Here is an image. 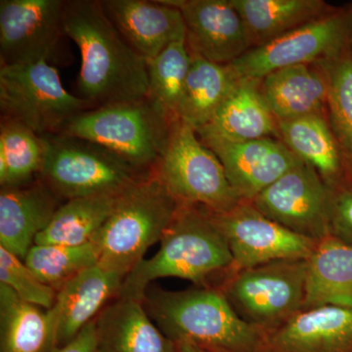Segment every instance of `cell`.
<instances>
[{"label": "cell", "instance_id": "cell-6", "mask_svg": "<svg viewBox=\"0 0 352 352\" xmlns=\"http://www.w3.org/2000/svg\"><path fill=\"white\" fill-rule=\"evenodd\" d=\"M45 157L38 178L61 200L116 196L148 173L87 140L60 133L43 136Z\"/></svg>", "mask_w": 352, "mask_h": 352}, {"label": "cell", "instance_id": "cell-28", "mask_svg": "<svg viewBox=\"0 0 352 352\" xmlns=\"http://www.w3.org/2000/svg\"><path fill=\"white\" fill-rule=\"evenodd\" d=\"M120 195L64 201L47 227L38 234L34 245H80L91 242L112 214Z\"/></svg>", "mask_w": 352, "mask_h": 352}, {"label": "cell", "instance_id": "cell-26", "mask_svg": "<svg viewBox=\"0 0 352 352\" xmlns=\"http://www.w3.org/2000/svg\"><path fill=\"white\" fill-rule=\"evenodd\" d=\"M239 78L230 65L214 63L191 53V66L176 118L195 131L203 129L214 118Z\"/></svg>", "mask_w": 352, "mask_h": 352}, {"label": "cell", "instance_id": "cell-24", "mask_svg": "<svg viewBox=\"0 0 352 352\" xmlns=\"http://www.w3.org/2000/svg\"><path fill=\"white\" fill-rule=\"evenodd\" d=\"M307 261L302 309L322 305L352 309V245L328 236L317 242Z\"/></svg>", "mask_w": 352, "mask_h": 352}, {"label": "cell", "instance_id": "cell-18", "mask_svg": "<svg viewBox=\"0 0 352 352\" xmlns=\"http://www.w3.org/2000/svg\"><path fill=\"white\" fill-rule=\"evenodd\" d=\"M264 352H352V309L322 305L300 310L265 333Z\"/></svg>", "mask_w": 352, "mask_h": 352}, {"label": "cell", "instance_id": "cell-1", "mask_svg": "<svg viewBox=\"0 0 352 352\" xmlns=\"http://www.w3.org/2000/svg\"><path fill=\"white\" fill-rule=\"evenodd\" d=\"M64 30L80 50L76 91L94 108L150 97L147 60L122 38L100 0H68Z\"/></svg>", "mask_w": 352, "mask_h": 352}, {"label": "cell", "instance_id": "cell-36", "mask_svg": "<svg viewBox=\"0 0 352 352\" xmlns=\"http://www.w3.org/2000/svg\"><path fill=\"white\" fill-rule=\"evenodd\" d=\"M178 352H212L207 349H204L196 344H189V342H177Z\"/></svg>", "mask_w": 352, "mask_h": 352}, {"label": "cell", "instance_id": "cell-35", "mask_svg": "<svg viewBox=\"0 0 352 352\" xmlns=\"http://www.w3.org/2000/svg\"><path fill=\"white\" fill-rule=\"evenodd\" d=\"M52 352H97L95 319L90 322L71 342L65 346L55 349Z\"/></svg>", "mask_w": 352, "mask_h": 352}, {"label": "cell", "instance_id": "cell-33", "mask_svg": "<svg viewBox=\"0 0 352 352\" xmlns=\"http://www.w3.org/2000/svg\"><path fill=\"white\" fill-rule=\"evenodd\" d=\"M0 284L6 285L24 302L43 309H51L56 300V289L43 284L24 261L2 247H0Z\"/></svg>", "mask_w": 352, "mask_h": 352}, {"label": "cell", "instance_id": "cell-20", "mask_svg": "<svg viewBox=\"0 0 352 352\" xmlns=\"http://www.w3.org/2000/svg\"><path fill=\"white\" fill-rule=\"evenodd\" d=\"M196 132L199 138L233 142L279 138L278 122L264 97L261 80L240 76L212 120Z\"/></svg>", "mask_w": 352, "mask_h": 352}, {"label": "cell", "instance_id": "cell-9", "mask_svg": "<svg viewBox=\"0 0 352 352\" xmlns=\"http://www.w3.org/2000/svg\"><path fill=\"white\" fill-rule=\"evenodd\" d=\"M176 200L224 212L240 201L227 179L223 166L197 132L177 118L163 157L155 168Z\"/></svg>", "mask_w": 352, "mask_h": 352}, {"label": "cell", "instance_id": "cell-25", "mask_svg": "<svg viewBox=\"0 0 352 352\" xmlns=\"http://www.w3.org/2000/svg\"><path fill=\"white\" fill-rule=\"evenodd\" d=\"M252 48L263 46L323 17L333 9L322 0H230Z\"/></svg>", "mask_w": 352, "mask_h": 352}, {"label": "cell", "instance_id": "cell-15", "mask_svg": "<svg viewBox=\"0 0 352 352\" xmlns=\"http://www.w3.org/2000/svg\"><path fill=\"white\" fill-rule=\"evenodd\" d=\"M179 9L190 52L228 65L252 50L244 23L230 0H166Z\"/></svg>", "mask_w": 352, "mask_h": 352}, {"label": "cell", "instance_id": "cell-37", "mask_svg": "<svg viewBox=\"0 0 352 352\" xmlns=\"http://www.w3.org/2000/svg\"><path fill=\"white\" fill-rule=\"evenodd\" d=\"M208 351H210V349H208ZM212 351V352H224V351Z\"/></svg>", "mask_w": 352, "mask_h": 352}, {"label": "cell", "instance_id": "cell-19", "mask_svg": "<svg viewBox=\"0 0 352 352\" xmlns=\"http://www.w3.org/2000/svg\"><path fill=\"white\" fill-rule=\"evenodd\" d=\"M64 203L39 178L0 190V247L25 261L34 241Z\"/></svg>", "mask_w": 352, "mask_h": 352}, {"label": "cell", "instance_id": "cell-16", "mask_svg": "<svg viewBox=\"0 0 352 352\" xmlns=\"http://www.w3.org/2000/svg\"><path fill=\"white\" fill-rule=\"evenodd\" d=\"M104 12L127 44L145 60L186 39L179 9L166 0H100Z\"/></svg>", "mask_w": 352, "mask_h": 352}, {"label": "cell", "instance_id": "cell-13", "mask_svg": "<svg viewBox=\"0 0 352 352\" xmlns=\"http://www.w3.org/2000/svg\"><path fill=\"white\" fill-rule=\"evenodd\" d=\"M65 0L0 1V66L50 62L65 38Z\"/></svg>", "mask_w": 352, "mask_h": 352}, {"label": "cell", "instance_id": "cell-17", "mask_svg": "<svg viewBox=\"0 0 352 352\" xmlns=\"http://www.w3.org/2000/svg\"><path fill=\"white\" fill-rule=\"evenodd\" d=\"M124 275L99 264L72 278L57 291L50 310L55 324L56 349L68 344L119 296Z\"/></svg>", "mask_w": 352, "mask_h": 352}, {"label": "cell", "instance_id": "cell-31", "mask_svg": "<svg viewBox=\"0 0 352 352\" xmlns=\"http://www.w3.org/2000/svg\"><path fill=\"white\" fill-rule=\"evenodd\" d=\"M323 65L328 78L329 122L352 168V45Z\"/></svg>", "mask_w": 352, "mask_h": 352}, {"label": "cell", "instance_id": "cell-7", "mask_svg": "<svg viewBox=\"0 0 352 352\" xmlns=\"http://www.w3.org/2000/svg\"><path fill=\"white\" fill-rule=\"evenodd\" d=\"M92 108L69 94L50 62L0 66L1 118L16 120L39 136L62 133L74 118Z\"/></svg>", "mask_w": 352, "mask_h": 352}, {"label": "cell", "instance_id": "cell-11", "mask_svg": "<svg viewBox=\"0 0 352 352\" xmlns=\"http://www.w3.org/2000/svg\"><path fill=\"white\" fill-rule=\"evenodd\" d=\"M333 191L309 164L294 166L251 201L261 214L315 242L331 235Z\"/></svg>", "mask_w": 352, "mask_h": 352}, {"label": "cell", "instance_id": "cell-3", "mask_svg": "<svg viewBox=\"0 0 352 352\" xmlns=\"http://www.w3.org/2000/svg\"><path fill=\"white\" fill-rule=\"evenodd\" d=\"M143 305L168 339L210 351L264 352L265 332L247 323L217 287L166 291L149 287Z\"/></svg>", "mask_w": 352, "mask_h": 352}, {"label": "cell", "instance_id": "cell-21", "mask_svg": "<svg viewBox=\"0 0 352 352\" xmlns=\"http://www.w3.org/2000/svg\"><path fill=\"white\" fill-rule=\"evenodd\" d=\"M279 139L337 191L352 183L351 164L340 149L327 115L307 116L278 122Z\"/></svg>", "mask_w": 352, "mask_h": 352}, {"label": "cell", "instance_id": "cell-10", "mask_svg": "<svg viewBox=\"0 0 352 352\" xmlns=\"http://www.w3.org/2000/svg\"><path fill=\"white\" fill-rule=\"evenodd\" d=\"M352 45V12L333 10L229 64L238 76L261 78L271 72L330 61Z\"/></svg>", "mask_w": 352, "mask_h": 352}, {"label": "cell", "instance_id": "cell-32", "mask_svg": "<svg viewBox=\"0 0 352 352\" xmlns=\"http://www.w3.org/2000/svg\"><path fill=\"white\" fill-rule=\"evenodd\" d=\"M147 65L150 96L176 118L191 66V53L186 39L171 43L157 56L148 60Z\"/></svg>", "mask_w": 352, "mask_h": 352}, {"label": "cell", "instance_id": "cell-2", "mask_svg": "<svg viewBox=\"0 0 352 352\" xmlns=\"http://www.w3.org/2000/svg\"><path fill=\"white\" fill-rule=\"evenodd\" d=\"M160 242L156 254L142 259L124 277L118 298L143 302L150 284L162 278L215 287V280L220 285L231 274L233 258L228 243L208 208L180 204Z\"/></svg>", "mask_w": 352, "mask_h": 352}, {"label": "cell", "instance_id": "cell-4", "mask_svg": "<svg viewBox=\"0 0 352 352\" xmlns=\"http://www.w3.org/2000/svg\"><path fill=\"white\" fill-rule=\"evenodd\" d=\"M180 204L155 170L124 190L92 239L98 248L99 265L126 277L161 241Z\"/></svg>", "mask_w": 352, "mask_h": 352}, {"label": "cell", "instance_id": "cell-12", "mask_svg": "<svg viewBox=\"0 0 352 352\" xmlns=\"http://www.w3.org/2000/svg\"><path fill=\"white\" fill-rule=\"evenodd\" d=\"M212 215L232 254L231 273L271 261L307 259L317 244L268 219L251 201Z\"/></svg>", "mask_w": 352, "mask_h": 352}, {"label": "cell", "instance_id": "cell-14", "mask_svg": "<svg viewBox=\"0 0 352 352\" xmlns=\"http://www.w3.org/2000/svg\"><path fill=\"white\" fill-rule=\"evenodd\" d=\"M214 153L241 201H252L287 171L303 163L279 138L233 142L199 138Z\"/></svg>", "mask_w": 352, "mask_h": 352}, {"label": "cell", "instance_id": "cell-34", "mask_svg": "<svg viewBox=\"0 0 352 352\" xmlns=\"http://www.w3.org/2000/svg\"><path fill=\"white\" fill-rule=\"evenodd\" d=\"M330 233L352 245V183L333 191Z\"/></svg>", "mask_w": 352, "mask_h": 352}, {"label": "cell", "instance_id": "cell-5", "mask_svg": "<svg viewBox=\"0 0 352 352\" xmlns=\"http://www.w3.org/2000/svg\"><path fill=\"white\" fill-rule=\"evenodd\" d=\"M175 119L150 96L89 109L74 118L62 133L103 146L150 173L166 151Z\"/></svg>", "mask_w": 352, "mask_h": 352}, {"label": "cell", "instance_id": "cell-23", "mask_svg": "<svg viewBox=\"0 0 352 352\" xmlns=\"http://www.w3.org/2000/svg\"><path fill=\"white\" fill-rule=\"evenodd\" d=\"M95 326L97 352H178L139 300L115 298L95 318Z\"/></svg>", "mask_w": 352, "mask_h": 352}, {"label": "cell", "instance_id": "cell-27", "mask_svg": "<svg viewBox=\"0 0 352 352\" xmlns=\"http://www.w3.org/2000/svg\"><path fill=\"white\" fill-rule=\"evenodd\" d=\"M55 324L50 310L25 302L0 284V352H52Z\"/></svg>", "mask_w": 352, "mask_h": 352}, {"label": "cell", "instance_id": "cell-22", "mask_svg": "<svg viewBox=\"0 0 352 352\" xmlns=\"http://www.w3.org/2000/svg\"><path fill=\"white\" fill-rule=\"evenodd\" d=\"M266 102L277 122L327 115L328 78L323 63L276 69L261 78Z\"/></svg>", "mask_w": 352, "mask_h": 352}, {"label": "cell", "instance_id": "cell-29", "mask_svg": "<svg viewBox=\"0 0 352 352\" xmlns=\"http://www.w3.org/2000/svg\"><path fill=\"white\" fill-rule=\"evenodd\" d=\"M45 157V141L29 127L1 118L0 186L18 187L36 180Z\"/></svg>", "mask_w": 352, "mask_h": 352}, {"label": "cell", "instance_id": "cell-8", "mask_svg": "<svg viewBox=\"0 0 352 352\" xmlns=\"http://www.w3.org/2000/svg\"><path fill=\"white\" fill-rule=\"evenodd\" d=\"M307 278V259H284L231 273L217 288L243 320L267 333L302 310Z\"/></svg>", "mask_w": 352, "mask_h": 352}, {"label": "cell", "instance_id": "cell-30", "mask_svg": "<svg viewBox=\"0 0 352 352\" xmlns=\"http://www.w3.org/2000/svg\"><path fill=\"white\" fill-rule=\"evenodd\" d=\"M24 263L43 284L58 291L72 278L97 265L99 251L92 241L80 245H34Z\"/></svg>", "mask_w": 352, "mask_h": 352}]
</instances>
